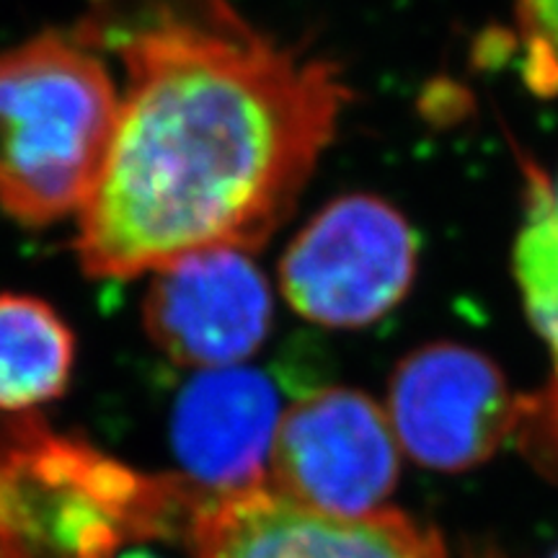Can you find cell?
Returning <instances> with one entry per match:
<instances>
[{
    "instance_id": "cell-2",
    "label": "cell",
    "mask_w": 558,
    "mask_h": 558,
    "mask_svg": "<svg viewBox=\"0 0 558 558\" xmlns=\"http://www.w3.org/2000/svg\"><path fill=\"white\" fill-rule=\"evenodd\" d=\"M117 117L107 62L75 32L0 52V209L32 228L78 215L101 179Z\"/></svg>"
},
{
    "instance_id": "cell-6",
    "label": "cell",
    "mask_w": 558,
    "mask_h": 558,
    "mask_svg": "<svg viewBox=\"0 0 558 558\" xmlns=\"http://www.w3.org/2000/svg\"><path fill=\"white\" fill-rule=\"evenodd\" d=\"M269 279L243 248H205L153 271L143 300L145 331L181 367L241 365L269 337Z\"/></svg>"
},
{
    "instance_id": "cell-8",
    "label": "cell",
    "mask_w": 558,
    "mask_h": 558,
    "mask_svg": "<svg viewBox=\"0 0 558 558\" xmlns=\"http://www.w3.org/2000/svg\"><path fill=\"white\" fill-rule=\"evenodd\" d=\"M279 422V393L262 369H202L173 403L171 448L194 488L230 497L267 486Z\"/></svg>"
},
{
    "instance_id": "cell-14",
    "label": "cell",
    "mask_w": 558,
    "mask_h": 558,
    "mask_svg": "<svg viewBox=\"0 0 558 558\" xmlns=\"http://www.w3.org/2000/svg\"><path fill=\"white\" fill-rule=\"evenodd\" d=\"M550 558H558V554H554V556H550Z\"/></svg>"
},
{
    "instance_id": "cell-7",
    "label": "cell",
    "mask_w": 558,
    "mask_h": 558,
    "mask_svg": "<svg viewBox=\"0 0 558 558\" xmlns=\"http://www.w3.org/2000/svg\"><path fill=\"white\" fill-rule=\"evenodd\" d=\"M194 558H450L432 530L396 509L337 518L259 486L209 497L192 522Z\"/></svg>"
},
{
    "instance_id": "cell-9",
    "label": "cell",
    "mask_w": 558,
    "mask_h": 558,
    "mask_svg": "<svg viewBox=\"0 0 558 558\" xmlns=\"http://www.w3.org/2000/svg\"><path fill=\"white\" fill-rule=\"evenodd\" d=\"M522 218L512 248V275L522 308L546 344L550 383L538 396H525L520 424L543 463L558 471V171L550 173L522 158Z\"/></svg>"
},
{
    "instance_id": "cell-3",
    "label": "cell",
    "mask_w": 558,
    "mask_h": 558,
    "mask_svg": "<svg viewBox=\"0 0 558 558\" xmlns=\"http://www.w3.org/2000/svg\"><path fill=\"white\" fill-rule=\"evenodd\" d=\"M418 241L411 222L375 194H344L298 230L279 259L290 308L324 329H365L414 284Z\"/></svg>"
},
{
    "instance_id": "cell-11",
    "label": "cell",
    "mask_w": 558,
    "mask_h": 558,
    "mask_svg": "<svg viewBox=\"0 0 558 558\" xmlns=\"http://www.w3.org/2000/svg\"><path fill=\"white\" fill-rule=\"evenodd\" d=\"M520 75L535 94H558V0H512Z\"/></svg>"
},
{
    "instance_id": "cell-5",
    "label": "cell",
    "mask_w": 558,
    "mask_h": 558,
    "mask_svg": "<svg viewBox=\"0 0 558 558\" xmlns=\"http://www.w3.org/2000/svg\"><path fill=\"white\" fill-rule=\"evenodd\" d=\"M514 396L497 362L478 349L435 341L407 354L388 386V418L401 450L432 471L481 465L520 427Z\"/></svg>"
},
{
    "instance_id": "cell-4",
    "label": "cell",
    "mask_w": 558,
    "mask_h": 558,
    "mask_svg": "<svg viewBox=\"0 0 558 558\" xmlns=\"http://www.w3.org/2000/svg\"><path fill=\"white\" fill-rule=\"evenodd\" d=\"M401 445L388 411L354 388H324L292 403L271 450V488L337 518L386 509Z\"/></svg>"
},
{
    "instance_id": "cell-1",
    "label": "cell",
    "mask_w": 558,
    "mask_h": 558,
    "mask_svg": "<svg viewBox=\"0 0 558 558\" xmlns=\"http://www.w3.org/2000/svg\"><path fill=\"white\" fill-rule=\"evenodd\" d=\"M73 32L128 70L73 241L88 277L259 248L290 218L352 101L337 62L279 45L230 0H96Z\"/></svg>"
},
{
    "instance_id": "cell-10",
    "label": "cell",
    "mask_w": 558,
    "mask_h": 558,
    "mask_svg": "<svg viewBox=\"0 0 558 558\" xmlns=\"http://www.w3.org/2000/svg\"><path fill=\"white\" fill-rule=\"evenodd\" d=\"M75 337L45 300L0 292V411L19 414L65 393Z\"/></svg>"
},
{
    "instance_id": "cell-12",
    "label": "cell",
    "mask_w": 558,
    "mask_h": 558,
    "mask_svg": "<svg viewBox=\"0 0 558 558\" xmlns=\"http://www.w3.org/2000/svg\"><path fill=\"white\" fill-rule=\"evenodd\" d=\"M111 558H163V556H158L156 550L150 548H128V550H117Z\"/></svg>"
},
{
    "instance_id": "cell-13",
    "label": "cell",
    "mask_w": 558,
    "mask_h": 558,
    "mask_svg": "<svg viewBox=\"0 0 558 558\" xmlns=\"http://www.w3.org/2000/svg\"><path fill=\"white\" fill-rule=\"evenodd\" d=\"M469 558H481V556H469ZM486 558H494V556H486Z\"/></svg>"
}]
</instances>
